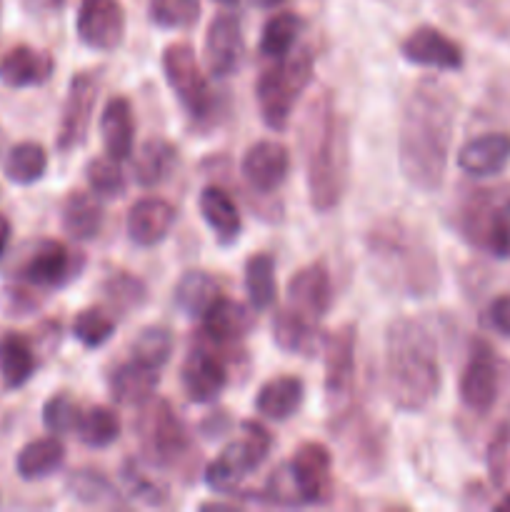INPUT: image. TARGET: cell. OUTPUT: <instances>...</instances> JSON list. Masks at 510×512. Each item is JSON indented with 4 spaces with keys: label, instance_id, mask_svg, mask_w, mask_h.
Listing matches in <instances>:
<instances>
[{
    "label": "cell",
    "instance_id": "cell-54",
    "mask_svg": "<svg viewBox=\"0 0 510 512\" xmlns=\"http://www.w3.org/2000/svg\"><path fill=\"white\" fill-rule=\"evenodd\" d=\"M0 8H3V0H0Z\"/></svg>",
    "mask_w": 510,
    "mask_h": 512
},
{
    "label": "cell",
    "instance_id": "cell-33",
    "mask_svg": "<svg viewBox=\"0 0 510 512\" xmlns=\"http://www.w3.org/2000/svg\"><path fill=\"white\" fill-rule=\"evenodd\" d=\"M220 298V285L205 270H188L173 290V303L188 318H203L210 305Z\"/></svg>",
    "mask_w": 510,
    "mask_h": 512
},
{
    "label": "cell",
    "instance_id": "cell-28",
    "mask_svg": "<svg viewBox=\"0 0 510 512\" xmlns=\"http://www.w3.org/2000/svg\"><path fill=\"white\" fill-rule=\"evenodd\" d=\"M60 223L70 238L78 243H88V240L98 238L100 228H103V203L95 193L73 190L63 203Z\"/></svg>",
    "mask_w": 510,
    "mask_h": 512
},
{
    "label": "cell",
    "instance_id": "cell-9",
    "mask_svg": "<svg viewBox=\"0 0 510 512\" xmlns=\"http://www.w3.org/2000/svg\"><path fill=\"white\" fill-rule=\"evenodd\" d=\"M163 73L170 90L175 93L185 113L195 120H203L213 113L215 100L208 78L200 70L198 58L188 43H173L163 53Z\"/></svg>",
    "mask_w": 510,
    "mask_h": 512
},
{
    "label": "cell",
    "instance_id": "cell-19",
    "mask_svg": "<svg viewBox=\"0 0 510 512\" xmlns=\"http://www.w3.org/2000/svg\"><path fill=\"white\" fill-rule=\"evenodd\" d=\"M288 300L290 308L320 323L333 305V280L328 268L323 263H313L298 270L288 280Z\"/></svg>",
    "mask_w": 510,
    "mask_h": 512
},
{
    "label": "cell",
    "instance_id": "cell-17",
    "mask_svg": "<svg viewBox=\"0 0 510 512\" xmlns=\"http://www.w3.org/2000/svg\"><path fill=\"white\" fill-rule=\"evenodd\" d=\"M355 333L353 325H343L325 340V395L340 405L350 395L355 378Z\"/></svg>",
    "mask_w": 510,
    "mask_h": 512
},
{
    "label": "cell",
    "instance_id": "cell-53",
    "mask_svg": "<svg viewBox=\"0 0 510 512\" xmlns=\"http://www.w3.org/2000/svg\"><path fill=\"white\" fill-rule=\"evenodd\" d=\"M218 3L220 5H235V3H238V0H218Z\"/></svg>",
    "mask_w": 510,
    "mask_h": 512
},
{
    "label": "cell",
    "instance_id": "cell-25",
    "mask_svg": "<svg viewBox=\"0 0 510 512\" xmlns=\"http://www.w3.org/2000/svg\"><path fill=\"white\" fill-rule=\"evenodd\" d=\"M100 138H103L105 153L115 160H128L135 148V120L128 98L108 100L103 115H100Z\"/></svg>",
    "mask_w": 510,
    "mask_h": 512
},
{
    "label": "cell",
    "instance_id": "cell-24",
    "mask_svg": "<svg viewBox=\"0 0 510 512\" xmlns=\"http://www.w3.org/2000/svg\"><path fill=\"white\" fill-rule=\"evenodd\" d=\"M160 383L158 368L138 363V360H128L113 368L108 378L110 398L118 405H128V408H140L153 398L155 388Z\"/></svg>",
    "mask_w": 510,
    "mask_h": 512
},
{
    "label": "cell",
    "instance_id": "cell-46",
    "mask_svg": "<svg viewBox=\"0 0 510 512\" xmlns=\"http://www.w3.org/2000/svg\"><path fill=\"white\" fill-rule=\"evenodd\" d=\"M260 500L268 505H278V508H300V505H305L303 493H300L288 463L273 470V475L265 483L263 493H260Z\"/></svg>",
    "mask_w": 510,
    "mask_h": 512
},
{
    "label": "cell",
    "instance_id": "cell-52",
    "mask_svg": "<svg viewBox=\"0 0 510 512\" xmlns=\"http://www.w3.org/2000/svg\"><path fill=\"white\" fill-rule=\"evenodd\" d=\"M255 5H263V8H273V5L283 3V0H253Z\"/></svg>",
    "mask_w": 510,
    "mask_h": 512
},
{
    "label": "cell",
    "instance_id": "cell-7",
    "mask_svg": "<svg viewBox=\"0 0 510 512\" xmlns=\"http://www.w3.org/2000/svg\"><path fill=\"white\" fill-rule=\"evenodd\" d=\"M270 448H273V438L268 430L260 423L245 420L240 425V438L205 468V485L215 495H235L243 480L265 463Z\"/></svg>",
    "mask_w": 510,
    "mask_h": 512
},
{
    "label": "cell",
    "instance_id": "cell-43",
    "mask_svg": "<svg viewBox=\"0 0 510 512\" xmlns=\"http://www.w3.org/2000/svg\"><path fill=\"white\" fill-rule=\"evenodd\" d=\"M148 13L160 28H190L200 18V0H150Z\"/></svg>",
    "mask_w": 510,
    "mask_h": 512
},
{
    "label": "cell",
    "instance_id": "cell-47",
    "mask_svg": "<svg viewBox=\"0 0 510 512\" xmlns=\"http://www.w3.org/2000/svg\"><path fill=\"white\" fill-rule=\"evenodd\" d=\"M80 405L75 403L70 395L58 393L45 403L43 408V425L48 428V433L53 435H70L75 433L78 428V420H80Z\"/></svg>",
    "mask_w": 510,
    "mask_h": 512
},
{
    "label": "cell",
    "instance_id": "cell-30",
    "mask_svg": "<svg viewBox=\"0 0 510 512\" xmlns=\"http://www.w3.org/2000/svg\"><path fill=\"white\" fill-rule=\"evenodd\" d=\"M178 148L165 138H148L133 158V173L143 188H155L175 173Z\"/></svg>",
    "mask_w": 510,
    "mask_h": 512
},
{
    "label": "cell",
    "instance_id": "cell-37",
    "mask_svg": "<svg viewBox=\"0 0 510 512\" xmlns=\"http://www.w3.org/2000/svg\"><path fill=\"white\" fill-rule=\"evenodd\" d=\"M75 435L83 445L88 448H108L115 440L120 438V415L115 410L105 408V405H98V408H90L80 415L78 428H75Z\"/></svg>",
    "mask_w": 510,
    "mask_h": 512
},
{
    "label": "cell",
    "instance_id": "cell-3",
    "mask_svg": "<svg viewBox=\"0 0 510 512\" xmlns=\"http://www.w3.org/2000/svg\"><path fill=\"white\" fill-rule=\"evenodd\" d=\"M365 243L375 265V275L388 288L413 298H425L440 285V270L433 250L400 220H380L370 228Z\"/></svg>",
    "mask_w": 510,
    "mask_h": 512
},
{
    "label": "cell",
    "instance_id": "cell-13",
    "mask_svg": "<svg viewBox=\"0 0 510 512\" xmlns=\"http://www.w3.org/2000/svg\"><path fill=\"white\" fill-rule=\"evenodd\" d=\"M243 58L245 40L238 15H215L208 25V33H205V65H208L210 75L220 80L233 78L243 65Z\"/></svg>",
    "mask_w": 510,
    "mask_h": 512
},
{
    "label": "cell",
    "instance_id": "cell-16",
    "mask_svg": "<svg viewBox=\"0 0 510 512\" xmlns=\"http://www.w3.org/2000/svg\"><path fill=\"white\" fill-rule=\"evenodd\" d=\"M180 383L190 403L208 405L220 398V393L228 385V368L223 360L210 350H190L180 368Z\"/></svg>",
    "mask_w": 510,
    "mask_h": 512
},
{
    "label": "cell",
    "instance_id": "cell-11",
    "mask_svg": "<svg viewBox=\"0 0 510 512\" xmlns=\"http://www.w3.org/2000/svg\"><path fill=\"white\" fill-rule=\"evenodd\" d=\"M80 43L93 50L118 48L125 38V10L120 0H83L75 18Z\"/></svg>",
    "mask_w": 510,
    "mask_h": 512
},
{
    "label": "cell",
    "instance_id": "cell-31",
    "mask_svg": "<svg viewBox=\"0 0 510 512\" xmlns=\"http://www.w3.org/2000/svg\"><path fill=\"white\" fill-rule=\"evenodd\" d=\"M303 395V380L293 378V375H280V378H273L260 388L258 398H255V410L263 418L283 423L298 413L300 405H303Z\"/></svg>",
    "mask_w": 510,
    "mask_h": 512
},
{
    "label": "cell",
    "instance_id": "cell-32",
    "mask_svg": "<svg viewBox=\"0 0 510 512\" xmlns=\"http://www.w3.org/2000/svg\"><path fill=\"white\" fill-rule=\"evenodd\" d=\"M63 463V443L58 440V435H50V438H40L25 445L18 453V458H15V470H18L20 478L33 483V480H45L55 475L63 468Z\"/></svg>",
    "mask_w": 510,
    "mask_h": 512
},
{
    "label": "cell",
    "instance_id": "cell-51",
    "mask_svg": "<svg viewBox=\"0 0 510 512\" xmlns=\"http://www.w3.org/2000/svg\"><path fill=\"white\" fill-rule=\"evenodd\" d=\"M495 510H498V512H510V495H508V498L500 500V503L495 505Z\"/></svg>",
    "mask_w": 510,
    "mask_h": 512
},
{
    "label": "cell",
    "instance_id": "cell-22",
    "mask_svg": "<svg viewBox=\"0 0 510 512\" xmlns=\"http://www.w3.org/2000/svg\"><path fill=\"white\" fill-rule=\"evenodd\" d=\"M175 225V208L163 198H143L130 208L128 235L140 248H153L168 238Z\"/></svg>",
    "mask_w": 510,
    "mask_h": 512
},
{
    "label": "cell",
    "instance_id": "cell-26",
    "mask_svg": "<svg viewBox=\"0 0 510 512\" xmlns=\"http://www.w3.org/2000/svg\"><path fill=\"white\" fill-rule=\"evenodd\" d=\"M53 75V58L43 50L18 45L0 60V80L8 88H35Z\"/></svg>",
    "mask_w": 510,
    "mask_h": 512
},
{
    "label": "cell",
    "instance_id": "cell-10",
    "mask_svg": "<svg viewBox=\"0 0 510 512\" xmlns=\"http://www.w3.org/2000/svg\"><path fill=\"white\" fill-rule=\"evenodd\" d=\"M100 93V70H85V73L73 75L68 85V95L63 103V115H60L58 128V148L63 153L78 148L90 130L95 103Z\"/></svg>",
    "mask_w": 510,
    "mask_h": 512
},
{
    "label": "cell",
    "instance_id": "cell-45",
    "mask_svg": "<svg viewBox=\"0 0 510 512\" xmlns=\"http://www.w3.org/2000/svg\"><path fill=\"white\" fill-rule=\"evenodd\" d=\"M120 480H123L125 490H128L130 498H135L143 505H163L168 500V488L163 483H158L155 478L145 475L138 468L135 460H128L120 470Z\"/></svg>",
    "mask_w": 510,
    "mask_h": 512
},
{
    "label": "cell",
    "instance_id": "cell-14",
    "mask_svg": "<svg viewBox=\"0 0 510 512\" xmlns=\"http://www.w3.org/2000/svg\"><path fill=\"white\" fill-rule=\"evenodd\" d=\"M83 268V258H75L58 240H43L35 245L33 255L23 268L25 283L40 290L63 288L70 280L78 278Z\"/></svg>",
    "mask_w": 510,
    "mask_h": 512
},
{
    "label": "cell",
    "instance_id": "cell-27",
    "mask_svg": "<svg viewBox=\"0 0 510 512\" xmlns=\"http://www.w3.org/2000/svg\"><path fill=\"white\" fill-rule=\"evenodd\" d=\"M198 208L208 228L220 240V245H233L240 238V230H243L240 210L223 188H218V185L203 188L198 198Z\"/></svg>",
    "mask_w": 510,
    "mask_h": 512
},
{
    "label": "cell",
    "instance_id": "cell-20",
    "mask_svg": "<svg viewBox=\"0 0 510 512\" xmlns=\"http://www.w3.org/2000/svg\"><path fill=\"white\" fill-rule=\"evenodd\" d=\"M290 470L303 493L305 505H318L330 498V450L320 443H305L290 458Z\"/></svg>",
    "mask_w": 510,
    "mask_h": 512
},
{
    "label": "cell",
    "instance_id": "cell-40",
    "mask_svg": "<svg viewBox=\"0 0 510 512\" xmlns=\"http://www.w3.org/2000/svg\"><path fill=\"white\" fill-rule=\"evenodd\" d=\"M173 333L165 325H150L140 330V335L133 343V360L150 365V368H163L173 355Z\"/></svg>",
    "mask_w": 510,
    "mask_h": 512
},
{
    "label": "cell",
    "instance_id": "cell-6",
    "mask_svg": "<svg viewBox=\"0 0 510 512\" xmlns=\"http://www.w3.org/2000/svg\"><path fill=\"white\" fill-rule=\"evenodd\" d=\"M463 235L498 260H510V188L475 190L460 213Z\"/></svg>",
    "mask_w": 510,
    "mask_h": 512
},
{
    "label": "cell",
    "instance_id": "cell-42",
    "mask_svg": "<svg viewBox=\"0 0 510 512\" xmlns=\"http://www.w3.org/2000/svg\"><path fill=\"white\" fill-rule=\"evenodd\" d=\"M85 178L98 198H120L125 193V173L120 168V160L110 158V155L90 160L85 168Z\"/></svg>",
    "mask_w": 510,
    "mask_h": 512
},
{
    "label": "cell",
    "instance_id": "cell-36",
    "mask_svg": "<svg viewBox=\"0 0 510 512\" xmlns=\"http://www.w3.org/2000/svg\"><path fill=\"white\" fill-rule=\"evenodd\" d=\"M303 30V20L295 13H278L263 25L260 33V53L270 60H280L293 53L298 35Z\"/></svg>",
    "mask_w": 510,
    "mask_h": 512
},
{
    "label": "cell",
    "instance_id": "cell-48",
    "mask_svg": "<svg viewBox=\"0 0 510 512\" xmlns=\"http://www.w3.org/2000/svg\"><path fill=\"white\" fill-rule=\"evenodd\" d=\"M510 448V428L503 425L495 435V440L490 443V455H488V465H490V475H493V483H500L503 480V458Z\"/></svg>",
    "mask_w": 510,
    "mask_h": 512
},
{
    "label": "cell",
    "instance_id": "cell-8",
    "mask_svg": "<svg viewBox=\"0 0 510 512\" xmlns=\"http://www.w3.org/2000/svg\"><path fill=\"white\" fill-rule=\"evenodd\" d=\"M140 418L135 423L138 430L140 450L148 458L150 465L168 468L175 465L185 453H188V430L183 420L175 415L168 400H153L140 405Z\"/></svg>",
    "mask_w": 510,
    "mask_h": 512
},
{
    "label": "cell",
    "instance_id": "cell-5",
    "mask_svg": "<svg viewBox=\"0 0 510 512\" xmlns=\"http://www.w3.org/2000/svg\"><path fill=\"white\" fill-rule=\"evenodd\" d=\"M313 63V50L303 48L275 60L273 68L260 75L255 85V100H258L260 118L270 130H283L288 125L295 103L313 80Z\"/></svg>",
    "mask_w": 510,
    "mask_h": 512
},
{
    "label": "cell",
    "instance_id": "cell-2",
    "mask_svg": "<svg viewBox=\"0 0 510 512\" xmlns=\"http://www.w3.org/2000/svg\"><path fill=\"white\" fill-rule=\"evenodd\" d=\"M385 390L390 403L418 413L440 390L438 348L420 320L398 318L385 333Z\"/></svg>",
    "mask_w": 510,
    "mask_h": 512
},
{
    "label": "cell",
    "instance_id": "cell-4",
    "mask_svg": "<svg viewBox=\"0 0 510 512\" xmlns=\"http://www.w3.org/2000/svg\"><path fill=\"white\" fill-rule=\"evenodd\" d=\"M308 143V195L318 213L338 208L350 178L348 125L333 110L328 98L310 105Z\"/></svg>",
    "mask_w": 510,
    "mask_h": 512
},
{
    "label": "cell",
    "instance_id": "cell-41",
    "mask_svg": "<svg viewBox=\"0 0 510 512\" xmlns=\"http://www.w3.org/2000/svg\"><path fill=\"white\" fill-rule=\"evenodd\" d=\"M103 298L105 303L113 310H118V313H128V310L140 308V305L145 303L148 290H145V285L140 283L138 278H133V275L115 273L103 283Z\"/></svg>",
    "mask_w": 510,
    "mask_h": 512
},
{
    "label": "cell",
    "instance_id": "cell-12",
    "mask_svg": "<svg viewBox=\"0 0 510 512\" xmlns=\"http://www.w3.org/2000/svg\"><path fill=\"white\" fill-rule=\"evenodd\" d=\"M460 400L473 413H488L500 393V370L493 350L483 340H475L468 365L460 375Z\"/></svg>",
    "mask_w": 510,
    "mask_h": 512
},
{
    "label": "cell",
    "instance_id": "cell-44",
    "mask_svg": "<svg viewBox=\"0 0 510 512\" xmlns=\"http://www.w3.org/2000/svg\"><path fill=\"white\" fill-rule=\"evenodd\" d=\"M115 333V320L110 318L105 310L100 308H88L83 313H78L73 323V335L83 348H100V345L108 343Z\"/></svg>",
    "mask_w": 510,
    "mask_h": 512
},
{
    "label": "cell",
    "instance_id": "cell-34",
    "mask_svg": "<svg viewBox=\"0 0 510 512\" xmlns=\"http://www.w3.org/2000/svg\"><path fill=\"white\" fill-rule=\"evenodd\" d=\"M35 355L28 340L18 333L0 335V375L8 390H18L33 378Z\"/></svg>",
    "mask_w": 510,
    "mask_h": 512
},
{
    "label": "cell",
    "instance_id": "cell-35",
    "mask_svg": "<svg viewBox=\"0 0 510 512\" xmlns=\"http://www.w3.org/2000/svg\"><path fill=\"white\" fill-rule=\"evenodd\" d=\"M245 290L255 310L273 308L278 298V278H275V260L268 253H255L245 263Z\"/></svg>",
    "mask_w": 510,
    "mask_h": 512
},
{
    "label": "cell",
    "instance_id": "cell-29",
    "mask_svg": "<svg viewBox=\"0 0 510 512\" xmlns=\"http://www.w3.org/2000/svg\"><path fill=\"white\" fill-rule=\"evenodd\" d=\"M273 340L280 350L290 355H310L320 345L318 323L305 318L303 313L288 308L280 310L273 318Z\"/></svg>",
    "mask_w": 510,
    "mask_h": 512
},
{
    "label": "cell",
    "instance_id": "cell-1",
    "mask_svg": "<svg viewBox=\"0 0 510 512\" xmlns=\"http://www.w3.org/2000/svg\"><path fill=\"white\" fill-rule=\"evenodd\" d=\"M455 95L440 80H420L398 123V163L413 188L430 193L443 185L455 128Z\"/></svg>",
    "mask_w": 510,
    "mask_h": 512
},
{
    "label": "cell",
    "instance_id": "cell-50",
    "mask_svg": "<svg viewBox=\"0 0 510 512\" xmlns=\"http://www.w3.org/2000/svg\"><path fill=\"white\" fill-rule=\"evenodd\" d=\"M8 243H10V223L5 215H0V258H3Z\"/></svg>",
    "mask_w": 510,
    "mask_h": 512
},
{
    "label": "cell",
    "instance_id": "cell-18",
    "mask_svg": "<svg viewBox=\"0 0 510 512\" xmlns=\"http://www.w3.org/2000/svg\"><path fill=\"white\" fill-rule=\"evenodd\" d=\"M403 58L420 68L435 70H460L463 68V50L455 40L440 33L438 28H415L400 45Z\"/></svg>",
    "mask_w": 510,
    "mask_h": 512
},
{
    "label": "cell",
    "instance_id": "cell-15",
    "mask_svg": "<svg viewBox=\"0 0 510 512\" xmlns=\"http://www.w3.org/2000/svg\"><path fill=\"white\" fill-rule=\"evenodd\" d=\"M240 170H243L245 183L253 190L263 195L275 193L290 173V153L285 145L275 140H258L245 150Z\"/></svg>",
    "mask_w": 510,
    "mask_h": 512
},
{
    "label": "cell",
    "instance_id": "cell-39",
    "mask_svg": "<svg viewBox=\"0 0 510 512\" xmlns=\"http://www.w3.org/2000/svg\"><path fill=\"white\" fill-rule=\"evenodd\" d=\"M68 490L83 505H113L118 503V490L98 470H75L68 478Z\"/></svg>",
    "mask_w": 510,
    "mask_h": 512
},
{
    "label": "cell",
    "instance_id": "cell-49",
    "mask_svg": "<svg viewBox=\"0 0 510 512\" xmlns=\"http://www.w3.org/2000/svg\"><path fill=\"white\" fill-rule=\"evenodd\" d=\"M488 325L495 333L510 338V295H500L488 308Z\"/></svg>",
    "mask_w": 510,
    "mask_h": 512
},
{
    "label": "cell",
    "instance_id": "cell-38",
    "mask_svg": "<svg viewBox=\"0 0 510 512\" xmlns=\"http://www.w3.org/2000/svg\"><path fill=\"white\" fill-rule=\"evenodd\" d=\"M48 170V153L40 143H18L5 158V175L10 183L33 185Z\"/></svg>",
    "mask_w": 510,
    "mask_h": 512
},
{
    "label": "cell",
    "instance_id": "cell-21",
    "mask_svg": "<svg viewBox=\"0 0 510 512\" xmlns=\"http://www.w3.org/2000/svg\"><path fill=\"white\" fill-rule=\"evenodd\" d=\"M458 165L473 178H493L510 165V135L485 133L458 150Z\"/></svg>",
    "mask_w": 510,
    "mask_h": 512
},
{
    "label": "cell",
    "instance_id": "cell-23",
    "mask_svg": "<svg viewBox=\"0 0 510 512\" xmlns=\"http://www.w3.org/2000/svg\"><path fill=\"white\" fill-rule=\"evenodd\" d=\"M200 320H203L205 335L215 345L240 343L255 325V315L243 303L225 298V295H220Z\"/></svg>",
    "mask_w": 510,
    "mask_h": 512
}]
</instances>
